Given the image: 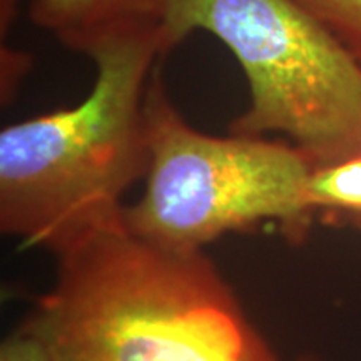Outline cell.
Masks as SVG:
<instances>
[{
  "label": "cell",
  "mask_w": 361,
  "mask_h": 361,
  "mask_svg": "<svg viewBox=\"0 0 361 361\" xmlns=\"http://www.w3.org/2000/svg\"><path fill=\"white\" fill-rule=\"evenodd\" d=\"M169 0H30L29 19L72 52L89 56L121 35L161 25Z\"/></svg>",
  "instance_id": "5b68a950"
},
{
  "label": "cell",
  "mask_w": 361,
  "mask_h": 361,
  "mask_svg": "<svg viewBox=\"0 0 361 361\" xmlns=\"http://www.w3.org/2000/svg\"><path fill=\"white\" fill-rule=\"evenodd\" d=\"M161 25L89 54L90 92L72 107L0 130V229L59 256L123 224L126 192L151 161L146 97L168 56Z\"/></svg>",
  "instance_id": "7a4b0ae2"
},
{
  "label": "cell",
  "mask_w": 361,
  "mask_h": 361,
  "mask_svg": "<svg viewBox=\"0 0 361 361\" xmlns=\"http://www.w3.org/2000/svg\"><path fill=\"white\" fill-rule=\"evenodd\" d=\"M57 258L27 319L57 361H281L204 251L119 224Z\"/></svg>",
  "instance_id": "6da1fadb"
},
{
  "label": "cell",
  "mask_w": 361,
  "mask_h": 361,
  "mask_svg": "<svg viewBox=\"0 0 361 361\" xmlns=\"http://www.w3.org/2000/svg\"><path fill=\"white\" fill-rule=\"evenodd\" d=\"M149 171L141 200L126 204L134 236L179 251L234 231L274 224L291 241L314 219L308 183L314 166L291 142L256 135L204 134L171 101L159 67L146 97Z\"/></svg>",
  "instance_id": "3957f363"
},
{
  "label": "cell",
  "mask_w": 361,
  "mask_h": 361,
  "mask_svg": "<svg viewBox=\"0 0 361 361\" xmlns=\"http://www.w3.org/2000/svg\"><path fill=\"white\" fill-rule=\"evenodd\" d=\"M20 0H0V34L2 40H6V34L12 29L13 20L17 17Z\"/></svg>",
  "instance_id": "30bf717a"
},
{
  "label": "cell",
  "mask_w": 361,
  "mask_h": 361,
  "mask_svg": "<svg viewBox=\"0 0 361 361\" xmlns=\"http://www.w3.org/2000/svg\"><path fill=\"white\" fill-rule=\"evenodd\" d=\"M0 92H2V104H11L13 96L19 90L20 80H24L27 72L32 67V59L29 54L17 51V49L6 47L2 45V54H0Z\"/></svg>",
  "instance_id": "9c48e42d"
},
{
  "label": "cell",
  "mask_w": 361,
  "mask_h": 361,
  "mask_svg": "<svg viewBox=\"0 0 361 361\" xmlns=\"http://www.w3.org/2000/svg\"><path fill=\"white\" fill-rule=\"evenodd\" d=\"M300 361H318V360H314V358H303V360H300Z\"/></svg>",
  "instance_id": "8fae6325"
},
{
  "label": "cell",
  "mask_w": 361,
  "mask_h": 361,
  "mask_svg": "<svg viewBox=\"0 0 361 361\" xmlns=\"http://www.w3.org/2000/svg\"><path fill=\"white\" fill-rule=\"evenodd\" d=\"M0 361H57L51 348L29 323L7 336L0 346Z\"/></svg>",
  "instance_id": "ba28073f"
},
{
  "label": "cell",
  "mask_w": 361,
  "mask_h": 361,
  "mask_svg": "<svg viewBox=\"0 0 361 361\" xmlns=\"http://www.w3.org/2000/svg\"><path fill=\"white\" fill-rule=\"evenodd\" d=\"M361 66V0H295Z\"/></svg>",
  "instance_id": "52a82bcc"
},
{
  "label": "cell",
  "mask_w": 361,
  "mask_h": 361,
  "mask_svg": "<svg viewBox=\"0 0 361 361\" xmlns=\"http://www.w3.org/2000/svg\"><path fill=\"white\" fill-rule=\"evenodd\" d=\"M308 201L314 214L361 224V152L345 161L313 168Z\"/></svg>",
  "instance_id": "8992f818"
},
{
  "label": "cell",
  "mask_w": 361,
  "mask_h": 361,
  "mask_svg": "<svg viewBox=\"0 0 361 361\" xmlns=\"http://www.w3.org/2000/svg\"><path fill=\"white\" fill-rule=\"evenodd\" d=\"M207 32L245 72L250 106L229 133L286 135L314 166L361 152V66L295 0H169L161 22L171 52Z\"/></svg>",
  "instance_id": "277c9868"
}]
</instances>
